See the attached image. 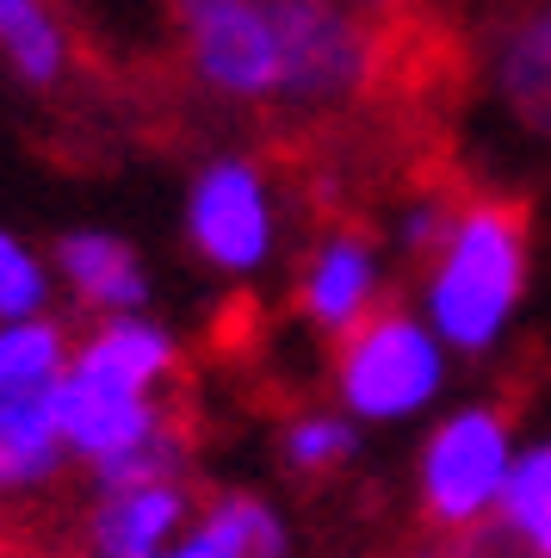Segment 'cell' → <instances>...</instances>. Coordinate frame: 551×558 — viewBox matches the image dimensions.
Listing matches in <instances>:
<instances>
[{
	"label": "cell",
	"instance_id": "obj_4",
	"mask_svg": "<svg viewBox=\"0 0 551 558\" xmlns=\"http://www.w3.org/2000/svg\"><path fill=\"white\" fill-rule=\"evenodd\" d=\"M514 465V428L490 403H465L421 447V509L446 534H472L495 521L502 484Z\"/></svg>",
	"mask_w": 551,
	"mask_h": 558
},
{
	"label": "cell",
	"instance_id": "obj_6",
	"mask_svg": "<svg viewBox=\"0 0 551 558\" xmlns=\"http://www.w3.org/2000/svg\"><path fill=\"white\" fill-rule=\"evenodd\" d=\"M193 242L198 255L223 267V274H248L273 248V211H267V186L260 168L248 161H217L193 186Z\"/></svg>",
	"mask_w": 551,
	"mask_h": 558
},
{
	"label": "cell",
	"instance_id": "obj_13",
	"mask_svg": "<svg viewBox=\"0 0 551 558\" xmlns=\"http://www.w3.org/2000/svg\"><path fill=\"white\" fill-rule=\"evenodd\" d=\"M69 366V341H62L57 323H7L0 329V403L32 398V391H50Z\"/></svg>",
	"mask_w": 551,
	"mask_h": 558
},
{
	"label": "cell",
	"instance_id": "obj_2",
	"mask_svg": "<svg viewBox=\"0 0 551 558\" xmlns=\"http://www.w3.org/2000/svg\"><path fill=\"white\" fill-rule=\"evenodd\" d=\"M446 385V341L421 317L372 304L366 317L335 336V391L359 422H409Z\"/></svg>",
	"mask_w": 551,
	"mask_h": 558
},
{
	"label": "cell",
	"instance_id": "obj_18",
	"mask_svg": "<svg viewBox=\"0 0 551 558\" xmlns=\"http://www.w3.org/2000/svg\"><path fill=\"white\" fill-rule=\"evenodd\" d=\"M156 558H230V553H223V539H211L198 521H186V534H180L174 546H161Z\"/></svg>",
	"mask_w": 551,
	"mask_h": 558
},
{
	"label": "cell",
	"instance_id": "obj_12",
	"mask_svg": "<svg viewBox=\"0 0 551 558\" xmlns=\"http://www.w3.org/2000/svg\"><path fill=\"white\" fill-rule=\"evenodd\" d=\"M495 527L527 558H551V440L514 447L509 484H502V502H495Z\"/></svg>",
	"mask_w": 551,
	"mask_h": 558
},
{
	"label": "cell",
	"instance_id": "obj_17",
	"mask_svg": "<svg viewBox=\"0 0 551 558\" xmlns=\"http://www.w3.org/2000/svg\"><path fill=\"white\" fill-rule=\"evenodd\" d=\"M44 311V274L20 242L0 236V323H25Z\"/></svg>",
	"mask_w": 551,
	"mask_h": 558
},
{
	"label": "cell",
	"instance_id": "obj_16",
	"mask_svg": "<svg viewBox=\"0 0 551 558\" xmlns=\"http://www.w3.org/2000/svg\"><path fill=\"white\" fill-rule=\"evenodd\" d=\"M354 447H359V428L347 416H329V410H310V416H297L285 428V465L297 478H322V472L347 465Z\"/></svg>",
	"mask_w": 551,
	"mask_h": 558
},
{
	"label": "cell",
	"instance_id": "obj_11",
	"mask_svg": "<svg viewBox=\"0 0 551 558\" xmlns=\"http://www.w3.org/2000/svg\"><path fill=\"white\" fill-rule=\"evenodd\" d=\"M57 260H62V274H69V286H75V299L87 304V311L131 317V311H143V299H149L143 260L112 236H69L57 248Z\"/></svg>",
	"mask_w": 551,
	"mask_h": 558
},
{
	"label": "cell",
	"instance_id": "obj_8",
	"mask_svg": "<svg viewBox=\"0 0 551 558\" xmlns=\"http://www.w3.org/2000/svg\"><path fill=\"white\" fill-rule=\"evenodd\" d=\"M297 304L304 317L322 329V336H347L366 311L378 304V255L359 230H335L304 267V286H297Z\"/></svg>",
	"mask_w": 551,
	"mask_h": 558
},
{
	"label": "cell",
	"instance_id": "obj_1",
	"mask_svg": "<svg viewBox=\"0 0 551 558\" xmlns=\"http://www.w3.org/2000/svg\"><path fill=\"white\" fill-rule=\"evenodd\" d=\"M527 299V211L477 199L428 255V329L458 354H490Z\"/></svg>",
	"mask_w": 551,
	"mask_h": 558
},
{
	"label": "cell",
	"instance_id": "obj_9",
	"mask_svg": "<svg viewBox=\"0 0 551 558\" xmlns=\"http://www.w3.org/2000/svg\"><path fill=\"white\" fill-rule=\"evenodd\" d=\"M69 366L87 373V379H99V385H112V391H161V385L174 379L180 354L156 323H143L137 311H131V317L99 323L94 336H87V348H81Z\"/></svg>",
	"mask_w": 551,
	"mask_h": 558
},
{
	"label": "cell",
	"instance_id": "obj_19",
	"mask_svg": "<svg viewBox=\"0 0 551 558\" xmlns=\"http://www.w3.org/2000/svg\"><path fill=\"white\" fill-rule=\"evenodd\" d=\"M372 7H378V13H396V7H403V0H372Z\"/></svg>",
	"mask_w": 551,
	"mask_h": 558
},
{
	"label": "cell",
	"instance_id": "obj_15",
	"mask_svg": "<svg viewBox=\"0 0 551 558\" xmlns=\"http://www.w3.org/2000/svg\"><path fill=\"white\" fill-rule=\"evenodd\" d=\"M0 50L13 57V69L25 81H38V87H50L62 75V38L38 0H0Z\"/></svg>",
	"mask_w": 551,
	"mask_h": 558
},
{
	"label": "cell",
	"instance_id": "obj_10",
	"mask_svg": "<svg viewBox=\"0 0 551 558\" xmlns=\"http://www.w3.org/2000/svg\"><path fill=\"white\" fill-rule=\"evenodd\" d=\"M495 87H502L509 112L527 124V131L551 137V0H546V7H532L527 20L502 38Z\"/></svg>",
	"mask_w": 551,
	"mask_h": 558
},
{
	"label": "cell",
	"instance_id": "obj_7",
	"mask_svg": "<svg viewBox=\"0 0 551 558\" xmlns=\"http://www.w3.org/2000/svg\"><path fill=\"white\" fill-rule=\"evenodd\" d=\"M193 521V497L180 478H149V484H112L99 490L87 515V558H156L174 546Z\"/></svg>",
	"mask_w": 551,
	"mask_h": 558
},
{
	"label": "cell",
	"instance_id": "obj_5",
	"mask_svg": "<svg viewBox=\"0 0 551 558\" xmlns=\"http://www.w3.org/2000/svg\"><path fill=\"white\" fill-rule=\"evenodd\" d=\"M174 13L193 50V69L217 94L255 100L279 87V44L260 0H174Z\"/></svg>",
	"mask_w": 551,
	"mask_h": 558
},
{
	"label": "cell",
	"instance_id": "obj_3",
	"mask_svg": "<svg viewBox=\"0 0 551 558\" xmlns=\"http://www.w3.org/2000/svg\"><path fill=\"white\" fill-rule=\"evenodd\" d=\"M279 44V94L335 106L378 87V25H359L341 0H260Z\"/></svg>",
	"mask_w": 551,
	"mask_h": 558
},
{
	"label": "cell",
	"instance_id": "obj_14",
	"mask_svg": "<svg viewBox=\"0 0 551 558\" xmlns=\"http://www.w3.org/2000/svg\"><path fill=\"white\" fill-rule=\"evenodd\" d=\"M198 527L211 539H223L230 558H285V521H279V509L248 497V490L211 497V509L198 515Z\"/></svg>",
	"mask_w": 551,
	"mask_h": 558
}]
</instances>
